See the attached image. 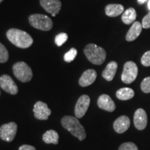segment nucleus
<instances>
[{
    "instance_id": "19",
    "label": "nucleus",
    "mask_w": 150,
    "mask_h": 150,
    "mask_svg": "<svg viewBox=\"0 0 150 150\" xmlns=\"http://www.w3.org/2000/svg\"><path fill=\"white\" fill-rule=\"evenodd\" d=\"M59 136L58 133L54 130H49L46 131L42 136V140L47 144H54L57 145L59 142Z\"/></svg>"
},
{
    "instance_id": "26",
    "label": "nucleus",
    "mask_w": 150,
    "mask_h": 150,
    "mask_svg": "<svg viewBox=\"0 0 150 150\" xmlns=\"http://www.w3.org/2000/svg\"><path fill=\"white\" fill-rule=\"evenodd\" d=\"M118 150H138V149L133 142H125L120 146Z\"/></svg>"
},
{
    "instance_id": "27",
    "label": "nucleus",
    "mask_w": 150,
    "mask_h": 150,
    "mask_svg": "<svg viewBox=\"0 0 150 150\" xmlns=\"http://www.w3.org/2000/svg\"><path fill=\"white\" fill-rule=\"evenodd\" d=\"M141 63L145 67L150 66V51L145 52L141 58Z\"/></svg>"
},
{
    "instance_id": "15",
    "label": "nucleus",
    "mask_w": 150,
    "mask_h": 150,
    "mask_svg": "<svg viewBox=\"0 0 150 150\" xmlns=\"http://www.w3.org/2000/svg\"><path fill=\"white\" fill-rule=\"evenodd\" d=\"M130 127V120L126 115H122L113 123V128L118 134H123Z\"/></svg>"
},
{
    "instance_id": "33",
    "label": "nucleus",
    "mask_w": 150,
    "mask_h": 150,
    "mask_svg": "<svg viewBox=\"0 0 150 150\" xmlns=\"http://www.w3.org/2000/svg\"><path fill=\"white\" fill-rule=\"evenodd\" d=\"M2 1H3V0H0V3H1Z\"/></svg>"
},
{
    "instance_id": "2",
    "label": "nucleus",
    "mask_w": 150,
    "mask_h": 150,
    "mask_svg": "<svg viewBox=\"0 0 150 150\" xmlns=\"http://www.w3.org/2000/svg\"><path fill=\"white\" fill-rule=\"evenodd\" d=\"M61 124L63 128L70 131L73 136L76 137L81 141L86 138V133L85 129L81 125L76 117L65 115L61 119Z\"/></svg>"
},
{
    "instance_id": "29",
    "label": "nucleus",
    "mask_w": 150,
    "mask_h": 150,
    "mask_svg": "<svg viewBox=\"0 0 150 150\" xmlns=\"http://www.w3.org/2000/svg\"><path fill=\"white\" fill-rule=\"evenodd\" d=\"M19 150H36L34 147L29 145H23L20 146Z\"/></svg>"
},
{
    "instance_id": "20",
    "label": "nucleus",
    "mask_w": 150,
    "mask_h": 150,
    "mask_svg": "<svg viewBox=\"0 0 150 150\" xmlns=\"http://www.w3.org/2000/svg\"><path fill=\"white\" fill-rule=\"evenodd\" d=\"M136 19V11L134 8H129L124 11L122 16V20L125 24H131Z\"/></svg>"
},
{
    "instance_id": "23",
    "label": "nucleus",
    "mask_w": 150,
    "mask_h": 150,
    "mask_svg": "<svg viewBox=\"0 0 150 150\" xmlns=\"http://www.w3.org/2000/svg\"><path fill=\"white\" fill-rule=\"evenodd\" d=\"M76 54H77V50L75 48L70 49V51H68L67 53L65 54L64 55V60L65 61L67 62V63H70V62L73 61L76 58Z\"/></svg>"
},
{
    "instance_id": "12",
    "label": "nucleus",
    "mask_w": 150,
    "mask_h": 150,
    "mask_svg": "<svg viewBox=\"0 0 150 150\" xmlns=\"http://www.w3.org/2000/svg\"><path fill=\"white\" fill-rule=\"evenodd\" d=\"M40 2L41 6L49 13L57 14L61 8V2L59 0H40Z\"/></svg>"
},
{
    "instance_id": "31",
    "label": "nucleus",
    "mask_w": 150,
    "mask_h": 150,
    "mask_svg": "<svg viewBox=\"0 0 150 150\" xmlns=\"http://www.w3.org/2000/svg\"><path fill=\"white\" fill-rule=\"evenodd\" d=\"M148 8H149L150 10V0H149V1H148Z\"/></svg>"
},
{
    "instance_id": "8",
    "label": "nucleus",
    "mask_w": 150,
    "mask_h": 150,
    "mask_svg": "<svg viewBox=\"0 0 150 150\" xmlns=\"http://www.w3.org/2000/svg\"><path fill=\"white\" fill-rule=\"evenodd\" d=\"M91 99L86 95H81L79 98L74 108V114L76 118L83 117L88 109Z\"/></svg>"
},
{
    "instance_id": "10",
    "label": "nucleus",
    "mask_w": 150,
    "mask_h": 150,
    "mask_svg": "<svg viewBox=\"0 0 150 150\" xmlns=\"http://www.w3.org/2000/svg\"><path fill=\"white\" fill-rule=\"evenodd\" d=\"M0 87L1 89L11 95H16L18 92V88L10 76L4 74L0 77Z\"/></svg>"
},
{
    "instance_id": "21",
    "label": "nucleus",
    "mask_w": 150,
    "mask_h": 150,
    "mask_svg": "<svg viewBox=\"0 0 150 150\" xmlns=\"http://www.w3.org/2000/svg\"><path fill=\"white\" fill-rule=\"evenodd\" d=\"M116 97L120 100H129L134 97V91L130 88H122L116 92Z\"/></svg>"
},
{
    "instance_id": "17",
    "label": "nucleus",
    "mask_w": 150,
    "mask_h": 150,
    "mask_svg": "<svg viewBox=\"0 0 150 150\" xmlns=\"http://www.w3.org/2000/svg\"><path fill=\"white\" fill-rule=\"evenodd\" d=\"M117 69V63L115 61L110 62L106 65L105 70L102 72V76L108 81H110L113 79L116 71Z\"/></svg>"
},
{
    "instance_id": "32",
    "label": "nucleus",
    "mask_w": 150,
    "mask_h": 150,
    "mask_svg": "<svg viewBox=\"0 0 150 150\" xmlns=\"http://www.w3.org/2000/svg\"><path fill=\"white\" fill-rule=\"evenodd\" d=\"M52 16L55 17V16H56V14H52Z\"/></svg>"
},
{
    "instance_id": "24",
    "label": "nucleus",
    "mask_w": 150,
    "mask_h": 150,
    "mask_svg": "<svg viewBox=\"0 0 150 150\" xmlns=\"http://www.w3.org/2000/svg\"><path fill=\"white\" fill-rule=\"evenodd\" d=\"M67 38H68V35H67V33H61L55 37V40H54V41H55L56 45L61 47L66 42Z\"/></svg>"
},
{
    "instance_id": "14",
    "label": "nucleus",
    "mask_w": 150,
    "mask_h": 150,
    "mask_svg": "<svg viewBox=\"0 0 150 150\" xmlns=\"http://www.w3.org/2000/svg\"><path fill=\"white\" fill-rule=\"evenodd\" d=\"M97 78V72L95 70L89 69L83 73L79 81V83L82 87H86L95 82Z\"/></svg>"
},
{
    "instance_id": "6",
    "label": "nucleus",
    "mask_w": 150,
    "mask_h": 150,
    "mask_svg": "<svg viewBox=\"0 0 150 150\" xmlns=\"http://www.w3.org/2000/svg\"><path fill=\"white\" fill-rule=\"evenodd\" d=\"M138 70L137 65L133 61H128L124 65L122 81L125 83L130 84L134 82L137 77Z\"/></svg>"
},
{
    "instance_id": "4",
    "label": "nucleus",
    "mask_w": 150,
    "mask_h": 150,
    "mask_svg": "<svg viewBox=\"0 0 150 150\" xmlns=\"http://www.w3.org/2000/svg\"><path fill=\"white\" fill-rule=\"evenodd\" d=\"M29 21L33 27L42 31H50L53 27L52 20L45 15H31L29 16Z\"/></svg>"
},
{
    "instance_id": "28",
    "label": "nucleus",
    "mask_w": 150,
    "mask_h": 150,
    "mask_svg": "<svg viewBox=\"0 0 150 150\" xmlns=\"http://www.w3.org/2000/svg\"><path fill=\"white\" fill-rule=\"evenodd\" d=\"M142 28H145V29H149L150 28V12L142 19Z\"/></svg>"
},
{
    "instance_id": "18",
    "label": "nucleus",
    "mask_w": 150,
    "mask_h": 150,
    "mask_svg": "<svg viewBox=\"0 0 150 150\" xmlns=\"http://www.w3.org/2000/svg\"><path fill=\"white\" fill-rule=\"evenodd\" d=\"M124 6L121 4H108L105 8V12H106V16L108 17H112L115 18L121 15L124 12Z\"/></svg>"
},
{
    "instance_id": "5",
    "label": "nucleus",
    "mask_w": 150,
    "mask_h": 150,
    "mask_svg": "<svg viewBox=\"0 0 150 150\" xmlns=\"http://www.w3.org/2000/svg\"><path fill=\"white\" fill-rule=\"evenodd\" d=\"M13 71L16 77L23 83L29 81L32 79V70L24 62H18L15 63L13 67Z\"/></svg>"
},
{
    "instance_id": "3",
    "label": "nucleus",
    "mask_w": 150,
    "mask_h": 150,
    "mask_svg": "<svg viewBox=\"0 0 150 150\" xmlns=\"http://www.w3.org/2000/svg\"><path fill=\"white\" fill-rule=\"evenodd\" d=\"M83 52L88 61L95 65H102L106 59V51L95 44L91 43L86 45Z\"/></svg>"
},
{
    "instance_id": "13",
    "label": "nucleus",
    "mask_w": 150,
    "mask_h": 150,
    "mask_svg": "<svg viewBox=\"0 0 150 150\" xmlns=\"http://www.w3.org/2000/svg\"><path fill=\"white\" fill-rule=\"evenodd\" d=\"M97 105L100 108L106 111L112 112L115 109V104L108 95L104 94L99 96L97 100Z\"/></svg>"
},
{
    "instance_id": "7",
    "label": "nucleus",
    "mask_w": 150,
    "mask_h": 150,
    "mask_svg": "<svg viewBox=\"0 0 150 150\" xmlns=\"http://www.w3.org/2000/svg\"><path fill=\"white\" fill-rule=\"evenodd\" d=\"M18 126L16 123L11 122L4 124L0 127V138L6 142H11L16 137Z\"/></svg>"
},
{
    "instance_id": "22",
    "label": "nucleus",
    "mask_w": 150,
    "mask_h": 150,
    "mask_svg": "<svg viewBox=\"0 0 150 150\" xmlns=\"http://www.w3.org/2000/svg\"><path fill=\"white\" fill-rule=\"evenodd\" d=\"M8 59V52L6 47L0 42V63H6Z\"/></svg>"
},
{
    "instance_id": "1",
    "label": "nucleus",
    "mask_w": 150,
    "mask_h": 150,
    "mask_svg": "<svg viewBox=\"0 0 150 150\" xmlns=\"http://www.w3.org/2000/svg\"><path fill=\"white\" fill-rule=\"evenodd\" d=\"M9 41L18 47L26 49L33 44V38L26 31L17 29H9L6 33Z\"/></svg>"
},
{
    "instance_id": "11",
    "label": "nucleus",
    "mask_w": 150,
    "mask_h": 150,
    "mask_svg": "<svg viewBox=\"0 0 150 150\" xmlns=\"http://www.w3.org/2000/svg\"><path fill=\"white\" fill-rule=\"evenodd\" d=\"M134 122L136 128L138 130H143L147 124V115L145 110L138 108L134 113Z\"/></svg>"
},
{
    "instance_id": "30",
    "label": "nucleus",
    "mask_w": 150,
    "mask_h": 150,
    "mask_svg": "<svg viewBox=\"0 0 150 150\" xmlns=\"http://www.w3.org/2000/svg\"><path fill=\"white\" fill-rule=\"evenodd\" d=\"M147 0H138V2L140 4H144L145 2H146Z\"/></svg>"
},
{
    "instance_id": "25",
    "label": "nucleus",
    "mask_w": 150,
    "mask_h": 150,
    "mask_svg": "<svg viewBox=\"0 0 150 150\" xmlns=\"http://www.w3.org/2000/svg\"><path fill=\"white\" fill-rule=\"evenodd\" d=\"M140 88H141V90L144 93H150V76L144 79L143 81H142L141 85H140Z\"/></svg>"
},
{
    "instance_id": "9",
    "label": "nucleus",
    "mask_w": 150,
    "mask_h": 150,
    "mask_svg": "<svg viewBox=\"0 0 150 150\" xmlns=\"http://www.w3.org/2000/svg\"><path fill=\"white\" fill-rule=\"evenodd\" d=\"M33 111L34 112L35 117L40 120H48L49 116L52 113V110L48 108L47 104L40 101L35 103Z\"/></svg>"
},
{
    "instance_id": "16",
    "label": "nucleus",
    "mask_w": 150,
    "mask_h": 150,
    "mask_svg": "<svg viewBox=\"0 0 150 150\" xmlns=\"http://www.w3.org/2000/svg\"><path fill=\"white\" fill-rule=\"evenodd\" d=\"M142 29V24L139 22H134L127 33L126 40L129 42L135 40L140 35Z\"/></svg>"
}]
</instances>
